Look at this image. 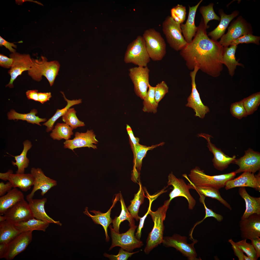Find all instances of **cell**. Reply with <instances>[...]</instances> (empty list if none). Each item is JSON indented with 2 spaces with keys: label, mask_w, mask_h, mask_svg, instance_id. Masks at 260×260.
I'll list each match as a JSON object with an SVG mask.
<instances>
[{
  "label": "cell",
  "mask_w": 260,
  "mask_h": 260,
  "mask_svg": "<svg viewBox=\"0 0 260 260\" xmlns=\"http://www.w3.org/2000/svg\"><path fill=\"white\" fill-rule=\"evenodd\" d=\"M202 18L193 39L180 51L188 69L196 67L208 75L217 77L223 69L224 47L217 41L209 38Z\"/></svg>",
  "instance_id": "1"
},
{
  "label": "cell",
  "mask_w": 260,
  "mask_h": 260,
  "mask_svg": "<svg viewBox=\"0 0 260 260\" xmlns=\"http://www.w3.org/2000/svg\"><path fill=\"white\" fill-rule=\"evenodd\" d=\"M170 201L169 199L164 202L163 205L155 211H149L154 223L153 228L149 234L144 249L146 254H148L155 247L162 243L164 229L163 221L166 217V214Z\"/></svg>",
  "instance_id": "2"
},
{
  "label": "cell",
  "mask_w": 260,
  "mask_h": 260,
  "mask_svg": "<svg viewBox=\"0 0 260 260\" xmlns=\"http://www.w3.org/2000/svg\"><path fill=\"white\" fill-rule=\"evenodd\" d=\"M235 172L219 175L210 176L206 175L203 170L197 166L192 169L188 176L184 174L182 176L195 186L208 187L219 190L225 187L226 182L234 178Z\"/></svg>",
  "instance_id": "3"
},
{
  "label": "cell",
  "mask_w": 260,
  "mask_h": 260,
  "mask_svg": "<svg viewBox=\"0 0 260 260\" xmlns=\"http://www.w3.org/2000/svg\"><path fill=\"white\" fill-rule=\"evenodd\" d=\"M32 65L27 71L28 75L33 80L39 81L45 76L49 82L50 86L53 84L58 74L60 64L57 61H49L45 57L41 56L39 59L32 58Z\"/></svg>",
  "instance_id": "4"
},
{
  "label": "cell",
  "mask_w": 260,
  "mask_h": 260,
  "mask_svg": "<svg viewBox=\"0 0 260 260\" xmlns=\"http://www.w3.org/2000/svg\"><path fill=\"white\" fill-rule=\"evenodd\" d=\"M142 36L150 59L154 61L161 60L166 53V45L160 33L150 28L146 30Z\"/></svg>",
  "instance_id": "5"
},
{
  "label": "cell",
  "mask_w": 260,
  "mask_h": 260,
  "mask_svg": "<svg viewBox=\"0 0 260 260\" xmlns=\"http://www.w3.org/2000/svg\"><path fill=\"white\" fill-rule=\"evenodd\" d=\"M124 60L127 64L132 63L140 67L147 66L150 58L142 36H138L129 45Z\"/></svg>",
  "instance_id": "6"
},
{
  "label": "cell",
  "mask_w": 260,
  "mask_h": 260,
  "mask_svg": "<svg viewBox=\"0 0 260 260\" xmlns=\"http://www.w3.org/2000/svg\"><path fill=\"white\" fill-rule=\"evenodd\" d=\"M181 24L170 16H167L162 23V30L170 46L176 51H181L187 45L182 34Z\"/></svg>",
  "instance_id": "7"
},
{
  "label": "cell",
  "mask_w": 260,
  "mask_h": 260,
  "mask_svg": "<svg viewBox=\"0 0 260 260\" xmlns=\"http://www.w3.org/2000/svg\"><path fill=\"white\" fill-rule=\"evenodd\" d=\"M111 231L112 244L109 250L115 247L119 246L124 250L132 252L135 249L142 247L143 245L142 241L137 239L135 235L137 226L135 225L130 227L126 232L120 234L115 231L111 225L109 226Z\"/></svg>",
  "instance_id": "8"
},
{
  "label": "cell",
  "mask_w": 260,
  "mask_h": 260,
  "mask_svg": "<svg viewBox=\"0 0 260 260\" xmlns=\"http://www.w3.org/2000/svg\"><path fill=\"white\" fill-rule=\"evenodd\" d=\"M187 239L186 236L175 234L171 236L163 237L162 243L166 247L175 248L188 260H201L197 257V254L194 247L197 240L194 239L193 242L189 244L187 243Z\"/></svg>",
  "instance_id": "9"
},
{
  "label": "cell",
  "mask_w": 260,
  "mask_h": 260,
  "mask_svg": "<svg viewBox=\"0 0 260 260\" xmlns=\"http://www.w3.org/2000/svg\"><path fill=\"white\" fill-rule=\"evenodd\" d=\"M168 179V185H172L173 187L169 194V201L171 202L173 199L178 197H184L188 201L189 209H193L196 205V201L190 194L189 190L191 189H194L193 185L190 183L187 184L182 178H177L172 172L169 174Z\"/></svg>",
  "instance_id": "10"
},
{
  "label": "cell",
  "mask_w": 260,
  "mask_h": 260,
  "mask_svg": "<svg viewBox=\"0 0 260 260\" xmlns=\"http://www.w3.org/2000/svg\"><path fill=\"white\" fill-rule=\"evenodd\" d=\"M129 75L134 86V90L136 95L143 100L146 96L149 83L150 70L147 66H138L129 70Z\"/></svg>",
  "instance_id": "11"
},
{
  "label": "cell",
  "mask_w": 260,
  "mask_h": 260,
  "mask_svg": "<svg viewBox=\"0 0 260 260\" xmlns=\"http://www.w3.org/2000/svg\"><path fill=\"white\" fill-rule=\"evenodd\" d=\"M252 32L249 24L240 16L232 23L227 33L221 37L219 42L224 47H228L234 40L244 35L252 34Z\"/></svg>",
  "instance_id": "12"
},
{
  "label": "cell",
  "mask_w": 260,
  "mask_h": 260,
  "mask_svg": "<svg viewBox=\"0 0 260 260\" xmlns=\"http://www.w3.org/2000/svg\"><path fill=\"white\" fill-rule=\"evenodd\" d=\"M9 57L13 59V62L8 72L11 76L10 80L6 87L12 88L13 87L14 81L23 72L29 70L32 63V58L28 54H21L16 52L11 53Z\"/></svg>",
  "instance_id": "13"
},
{
  "label": "cell",
  "mask_w": 260,
  "mask_h": 260,
  "mask_svg": "<svg viewBox=\"0 0 260 260\" xmlns=\"http://www.w3.org/2000/svg\"><path fill=\"white\" fill-rule=\"evenodd\" d=\"M199 70L198 68L195 67L190 72L192 89L191 93L187 99V107L192 108L195 112V115L203 118L205 114L209 111V107L204 105L200 99L199 94L196 88L195 78L196 73Z\"/></svg>",
  "instance_id": "14"
},
{
  "label": "cell",
  "mask_w": 260,
  "mask_h": 260,
  "mask_svg": "<svg viewBox=\"0 0 260 260\" xmlns=\"http://www.w3.org/2000/svg\"><path fill=\"white\" fill-rule=\"evenodd\" d=\"M32 231L22 232L8 243L4 258L12 260L24 251L32 240Z\"/></svg>",
  "instance_id": "15"
},
{
  "label": "cell",
  "mask_w": 260,
  "mask_h": 260,
  "mask_svg": "<svg viewBox=\"0 0 260 260\" xmlns=\"http://www.w3.org/2000/svg\"><path fill=\"white\" fill-rule=\"evenodd\" d=\"M30 173L34 177V182L32 191L26 196L27 201L33 198L37 190H40L41 195L44 196L51 188L57 185L56 181L46 176L41 168H32Z\"/></svg>",
  "instance_id": "16"
},
{
  "label": "cell",
  "mask_w": 260,
  "mask_h": 260,
  "mask_svg": "<svg viewBox=\"0 0 260 260\" xmlns=\"http://www.w3.org/2000/svg\"><path fill=\"white\" fill-rule=\"evenodd\" d=\"M4 216L6 220L13 224L25 221L34 218L28 203L24 199L9 209Z\"/></svg>",
  "instance_id": "17"
},
{
  "label": "cell",
  "mask_w": 260,
  "mask_h": 260,
  "mask_svg": "<svg viewBox=\"0 0 260 260\" xmlns=\"http://www.w3.org/2000/svg\"><path fill=\"white\" fill-rule=\"evenodd\" d=\"M241 236L243 239H252L260 237V214H254L239 222Z\"/></svg>",
  "instance_id": "18"
},
{
  "label": "cell",
  "mask_w": 260,
  "mask_h": 260,
  "mask_svg": "<svg viewBox=\"0 0 260 260\" xmlns=\"http://www.w3.org/2000/svg\"><path fill=\"white\" fill-rule=\"evenodd\" d=\"M233 163L239 167L235 171L236 174L246 171L254 174L260 169V153L249 149L245 151L243 156L235 159Z\"/></svg>",
  "instance_id": "19"
},
{
  "label": "cell",
  "mask_w": 260,
  "mask_h": 260,
  "mask_svg": "<svg viewBox=\"0 0 260 260\" xmlns=\"http://www.w3.org/2000/svg\"><path fill=\"white\" fill-rule=\"evenodd\" d=\"M98 142L93 131L88 130L85 133L76 132L73 139L66 140L64 142V147L73 151L75 149L83 147L96 149L97 147L94 144Z\"/></svg>",
  "instance_id": "20"
},
{
  "label": "cell",
  "mask_w": 260,
  "mask_h": 260,
  "mask_svg": "<svg viewBox=\"0 0 260 260\" xmlns=\"http://www.w3.org/2000/svg\"><path fill=\"white\" fill-rule=\"evenodd\" d=\"M225 187L226 190L237 187H249L260 192V172L255 175L249 172H244L236 178L228 181Z\"/></svg>",
  "instance_id": "21"
},
{
  "label": "cell",
  "mask_w": 260,
  "mask_h": 260,
  "mask_svg": "<svg viewBox=\"0 0 260 260\" xmlns=\"http://www.w3.org/2000/svg\"><path fill=\"white\" fill-rule=\"evenodd\" d=\"M198 135L199 137L204 138L207 141V147L214 156L212 161L215 168L219 170H222L226 168L230 163H233L236 156L230 157L225 155L220 149L217 148L211 143L210 135L204 133H201Z\"/></svg>",
  "instance_id": "22"
},
{
  "label": "cell",
  "mask_w": 260,
  "mask_h": 260,
  "mask_svg": "<svg viewBox=\"0 0 260 260\" xmlns=\"http://www.w3.org/2000/svg\"><path fill=\"white\" fill-rule=\"evenodd\" d=\"M164 144V143L162 142L151 146L147 147L139 143L135 146H132L134 156V165L131 178L133 181L137 182L140 174L142 160L147 151L158 146H162Z\"/></svg>",
  "instance_id": "23"
},
{
  "label": "cell",
  "mask_w": 260,
  "mask_h": 260,
  "mask_svg": "<svg viewBox=\"0 0 260 260\" xmlns=\"http://www.w3.org/2000/svg\"><path fill=\"white\" fill-rule=\"evenodd\" d=\"M120 198L119 194H118L116 197L113 202V204L110 209L106 213H102L100 211L95 210L90 211V212L94 214V215L90 214L88 210V208L86 207L83 213L85 214L90 217L95 223L101 225L105 231L106 236V240L108 241L109 238L107 233V228L112 220L110 217V213L112 208L114 206Z\"/></svg>",
  "instance_id": "24"
},
{
  "label": "cell",
  "mask_w": 260,
  "mask_h": 260,
  "mask_svg": "<svg viewBox=\"0 0 260 260\" xmlns=\"http://www.w3.org/2000/svg\"><path fill=\"white\" fill-rule=\"evenodd\" d=\"M201 0L195 6H188L189 12L188 19L184 24H181L180 27L183 36L188 43H190L195 36L198 29L195 23V15L197 9L202 1Z\"/></svg>",
  "instance_id": "25"
},
{
  "label": "cell",
  "mask_w": 260,
  "mask_h": 260,
  "mask_svg": "<svg viewBox=\"0 0 260 260\" xmlns=\"http://www.w3.org/2000/svg\"><path fill=\"white\" fill-rule=\"evenodd\" d=\"M33 217L36 219L53 223L61 226L59 221H56L50 217L46 214L44 208L45 204L47 201L46 198L41 199H33L27 201Z\"/></svg>",
  "instance_id": "26"
},
{
  "label": "cell",
  "mask_w": 260,
  "mask_h": 260,
  "mask_svg": "<svg viewBox=\"0 0 260 260\" xmlns=\"http://www.w3.org/2000/svg\"><path fill=\"white\" fill-rule=\"evenodd\" d=\"M240 195L244 200L246 204V209L241 219H245L254 214H260V197L250 196L247 192L245 187L239 188Z\"/></svg>",
  "instance_id": "27"
},
{
  "label": "cell",
  "mask_w": 260,
  "mask_h": 260,
  "mask_svg": "<svg viewBox=\"0 0 260 260\" xmlns=\"http://www.w3.org/2000/svg\"><path fill=\"white\" fill-rule=\"evenodd\" d=\"M24 199L23 193L17 188H13L0 197V214H4L9 209Z\"/></svg>",
  "instance_id": "28"
},
{
  "label": "cell",
  "mask_w": 260,
  "mask_h": 260,
  "mask_svg": "<svg viewBox=\"0 0 260 260\" xmlns=\"http://www.w3.org/2000/svg\"><path fill=\"white\" fill-rule=\"evenodd\" d=\"M8 181L12 185L13 188H19L22 191L26 192L30 189L33 185L34 179L30 173L11 174Z\"/></svg>",
  "instance_id": "29"
},
{
  "label": "cell",
  "mask_w": 260,
  "mask_h": 260,
  "mask_svg": "<svg viewBox=\"0 0 260 260\" xmlns=\"http://www.w3.org/2000/svg\"><path fill=\"white\" fill-rule=\"evenodd\" d=\"M219 13L221 16L219 24L215 29L209 32L208 35L211 37L212 39L216 41L224 34L230 22L238 14V12L235 11L230 14L227 15L221 9L219 10Z\"/></svg>",
  "instance_id": "30"
},
{
  "label": "cell",
  "mask_w": 260,
  "mask_h": 260,
  "mask_svg": "<svg viewBox=\"0 0 260 260\" xmlns=\"http://www.w3.org/2000/svg\"><path fill=\"white\" fill-rule=\"evenodd\" d=\"M237 47V45H233L229 47H224L222 63L227 67L229 74L231 76L234 74L237 66H243L236 59L235 54Z\"/></svg>",
  "instance_id": "31"
},
{
  "label": "cell",
  "mask_w": 260,
  "mask_h": 260,
  "mask_svg": "<svg viewBox=\"0 0 260 260\" xmlns=\"http://www.w3.org/2000/svg\"><path fill=\"white\" fill-rule=\"evenodd\" d=\"M23 148L22 151L19 155L12 156L13 157L15 162L12 161V164L14 166H16L17 169L16 173L23 174L25 173V169L29 166V161L27 157V155L28 151L32 147V145L31 142L28 140L24 141L23 143Z\"/></svg>",
  "instance_id": "32"
},
{
  "label": "cell",
  "mask_w": 260,
  "mask_h": 260,
  "mask_svg": "<svg viewBox=\"0 0 260 260\" xmlns=\"http://www.w3.org/2000/svg\"><path fill=\"white\" fill-rule=\"evenodd\" d=\"M21 233L12 222L6 220L0 222V243L7 244Z\"/></svg>",
  "instance_id": "33"
},
{
  "label": "cell",
  "mask_w": 260,
  "mask_h": 260,
  "mask_svg": "<svg viewBox=\"0 0 260 260\" xmlns=\"http://www.w3.org/2000/svg\"><path fill=\"white\" fill-rule=\"evenodd\" d=\"M37 110L35 109L32 110L29 113L21 114L16 112L12 109L7 114L8 118L9 120H21L26 121L28 123L33 124H36L41 126L40 123L44 122L46 120V118H42L36 116Z\"/></svg>",
  "instance_id": "34"
},
{
  "label": "cell",
  "mask_w": 260,
  "mask_h": 260,
  "mask_svg": "<svg viewBox=\"0 0 260 260\" xmlns=\"http://www.w3.org/2000/svg\"><path fill=\"white\" fill-rule=\"evenodd\" d=\"M119 196L121 211L118 217L116 216L114 219L112 220V222L113 229L115 232L119 233L120 225L124 221L127 220L128 221L130 227L134 225L135 224L134 218L127 208L121 193H119Z\"/></svg>",
  "instance_id": "35"
},
{
  "label": "cell",
  "mask_w": 260,
  "mask_h": 260,
  "mask_svg": "<svg viewBox=\"0 0 260 260\" xmlns=\"http://www.w3.org/2000/svg\"><path fill=\"white\" fill-rule=\"evenodd\" d=\"M50 223L34 218L27 221L14 224L21 232L37 230L45 231Z\"/></svg>",
  "instance_id": "36"
},
{
  "label": "cell",
  "mask_w": 260,
  "mask_h": 260,
  "mask_svg": "<svg viewBox=\"0 0 260 260\" xmlns=\"http://www.w3.org/2000/svg\"><path fill=\"white\" fill-rule=\"evenodd\" d=\"M61 93L63 95L65 100L67 102V105L65 107L62 109H58L54 115L43 124V125L47 127L46 131L47 132L52 130L54 124L56 121L61 116H62L70 107L74 105L79 104L82 102V100L80 99L72 100H68L66 98L63 92H61Z\"/></svg>",
  "instance_id": "37"
},
{
  "label": "cell",
  "mask_w": 260,
  "mask_h": 260,
  "mask_svg": "<svg viewBox=\"0 0 260 260\" xmlns=\"http://www.w3.org/2000/svg\"><path fill=\"white\" fill-rule=\"evenodd\" d=\"M138 182L139 185V190L135 195L133 199L130 201L131 204L127 208L130 214L137 221H139L140 217L138 215L140 206L143 203L144 198L146 197L145 195L141 182L140 181Z\"/></svg>",
  "instance_id": "38"
},
{
  "label": "cell",
  "mask_w": 260,
  "mask_h": 260,
  "mask_svg": "<svg viewBox=\"0 0 260 260\" xmlns=\"http://www.w3.org/2000/svg\"><path fill=\"white\" fill-rule=\"evenodd\" d=\"M73 130L70 126L65 123H58L52 130L50 136L54 140H60L64 139L66 140H68L73 134Z\"/></svg>",
  "instance_id": "39"
},
{
  "label": "cell",
  "mask_w": 260,
  "mask_h": 260,
  "mask_svg": "<svg viewBox=\"0 0 260 260\" xmlns=\"http://www.w3.org/2000/svg\"><path fill=\"white\" fill-rule=\"evenodd\" d=\"M199 195L215 199L230 210H232L230 205L221 196L218 189L209 187L195 186L191 183Z\"/></svg>",
  "instance_id": "40"
},
{
  "label": "cell",
  "mask_w": 260,
  "mask_h": 260,
  "mask_svg": "<svg viewBox=\"0 0 260 260\" xmlns=\"http://www.w3.org/2000/svg\"><path fill=\"white\" fill-rule=\"evenodd\" d=\"M155 87L149 85L147 95L143 100V107L142 110L144 112H152L155 114L157 112L158 104L155 99Z\"/></svg>",
  "instance_id": "41"
},
{
  "label": "cell",
  "mask_w": 260,
  "mask_h": 260,
  "mask_svg": "<svg viewBox=\"0 0 260 260\" xmlns=\"http://www.w3.org/2000/svg\"><path fill=\"white\" fill-rule=\"evenodd\" d=\"M248 115L253 114L260 104V92L254 93L242 100Z\"/></svg>",
  "instance_id": "42"
},
{
  "label": "cell",
  "mask_w": 260,
  "mask_h": 260,
  "mask_svg": "<svg viewBox=\"0 0 260 260\" xmlns=\"http://www.w3.org/2000/svg\"><path fill=\"white\" fill-rule=\"evenodd\" d=\"M76 111L74 108H70L62 116V121L73 130L78 127L84 126V123L77 118Z\"/></svg>",
  "instance_id": "43"
},
{
  "label": "cell",
  "mask_w": 260,
  "mask_h": 260,
  "mask_svg": "<svg viewBox=\"0 0 260 260\" xmlns=\"http://www.w3.org/2000/svg\"><path fill=\"white\" fill-rule=\"evenodd\" d=\"M213 5V3H210L207 6H201L199 9V12L202 15L204 24L207 29L209 27V26L207 24L209 21L213 20L219 21L220 20V18L214 11Z\"/></svg>",
  "instance_id": "44"
},
{
  "label": "cell",
  "mask_w": 260,
  "mask_h": 260,
  "mask_svg": "<svg viewBox=\"0 0 260 260\" xmlns=\"http://www.w3.org/2000/svg\"><path fill=\"white\" fill-rule=\"evenodd\" d=\"M199 195L200 196V201L203 204L205 210V215L202 220L197 222L192 228L189 234L191 239L193 238L192 234L195 228L197 225L202 222L207 218L209 217H213L219 222L222 221L223 219V216L221 215L216 214L214 212L212 209L208 208L206 207L205 202V200L206 197L201 195Z\"/></svg>",
  "instance_id": "45"
},
{
  "label": "cell",
  "mask_w": 260,
  "mask_h": 260,
  "mask_svg": "<svg viewBox=\"0 0 260 260\" xmlns=\"http://www.w3.org/2000/svg\"><path fill=\"white\" fill-rule=\"evenodd\" d=\"M170 16L177 23L181 24L185 21L186 14V7L178 4L171 10Z\"/></svg>",
  "instance_id": "46"
},
{
  "label": "cell",
  "mask_w": 260,
  "mask_h": 260,
  "mask_svg": "<svg viewBox=\"0 0 260 260\" xmlns=\"http://www.w3.org/2000/svg\"><path fill=\"white\" fill-rule=\"evenodd\" d=\"M246 240L243 239L235 242L236 246L243 252L246 254L252 260H256L258 259L256 252L252 245L247 243Z\"/></svg>",
  "instance_id": "47"
},
{
  "label": "cell",
  "mask_w": 260,
  "mask_h": 260,
  "mask_svg": "<svg viewBox=\"0 0 260 260\" xmlns=\"http://www.w3.org/2000/svg\"><path fill=\"white\" fill-rule=\"evenodd\" d=\"M230 110L232 116L239 119L248 116L242 100L232 103Z\"/></svg>",
  "instance_id": "48"
},
{
  "label": "cell",
  "mask_w": 260,
  "mask_h": 260,
  "mask_svg": "<svg viewBox=\"0 0 260 260\" xmlns=\"http://www.w3.org/2000/svg\"><path fill=\"white\" fill-rule=\"evenodd\" d=\"M260 38L253 35L252 34L244 35L233 41L230 45H238L240 44L253 43L259 45Z\"/></svg>",
  "instance_id": "49"
},
{
  "label": "cell",
  "mask_w": 260,
  "mask_h": 260,
  "mask_svg": "<svg viewBox=\"0 0 260 260\" xmlns=\"http://www.w3.org/2000/svg\"><path fill=\"white\" fill-rule=\"evenodd\" d=\"M168 91L169 87L164 81H162L157 84L155 87V100L157 103L168 92Z\"/></svg>",
  "instance_id": "50"
},
{
  "label": "cell",
  "mask_w": 260,
  "mask_h": 260,
  "mask_svg": "<svg viewBox=\"0 0 260 260\" xmlns=\"http://www.w3.org/2000/svg\"><path fill=\"white\" fill-rule=\"evenodd\" d=\"M139 251L135 252H131L125 251L121 248L119 250L118 254L116 255L109 254L107 253L104 254V256L112 260H126L129 257H131L133 254L138 253Z\"/></svg>",
  "instance_id": "51"
},
{
  "label": "cell",
  "mask_w": 260,
  "mask_h": 260,
  "mask_svg": "<svg viewBox=\"0 0 260 260\" xmlns=\"http://www.w3.org/2000/svg\"><path fill=\"white\" fill-rule=\"evenodd\" d=\"M152 202L151 201H150L149 206L147 213L142 217H140L139 218V223L137 229V232L135 233V236L138 240H140L141 235L142 229L143 228L145 220L149 214L150 210L151 209V205Z\"/></svg>",
  "instance_id": "52"
},
{
  "label": "cell",
  "mask_w": 260,
  "mask_h": 260,
  "mask_svg": "<svg viewBox=\"0 0 260 260\" xmlns=\"http://www.w3.org/2000/svg\"><path fill=\"white\" fill-rule=\"evenodd\" d=\"M13 62L12 58H8L1 54H0V66L6 68H10Z\"/></svg>",
  "instance_id": "53"
},
{
  "label": "cell",
  "mask_w": 260,
  "mask_h": 260,
  "mask_svg": "<svg viewBox=\"0 0 260 260\" xmlns=\"http://www.w3.org/2000/svg\"><path fill=\"white\" fill-rule=\"evenodd\" d=\"M228 242L231 244L232 248L234 251V254L238 258L239 260H244L243 252L236 246L235 242H234L232 239L229 240Z\"/></svg>",
  "instance_id": "54"
},
{
  "label": "cell",
  "mask_w": 260,
  "mask_h": 260,
  "mask_svg": "<svg viewBox=\"0 0 260 260\" xmlns=\"http://www.w3.org/2000/svg\"><path fill=\"white\" fill-rule=\"evenodd\" d=\"M13 188L11 183L8 181L6 183L3 182L0 183V196H2L5 194Z\"/></svg>",
  "instance_id": "55"
},
{
  "label": "cell",
  "mask_w": 260,
  "mask_h": 260,
  "mask_svg": "<svg viewBox=\"0 0 260 260\" xmlns=\"http://www.w3.org/2000/svg\"><path fill=\"white\" fill-rule=\"evenodd\" d=\"M0 46H4L12 53L16 52V50L13 48L12 47L16 48V45L13 43H10L6 41L0 36Z\"/></svg>",
  "instance_id": "56"
},
{
  "label": "cell",
  "mask_w": 260,
  "mask_h": 260,
  "mask_svg": "<svg viewBox=\"0 0 260 260\" xmlns=\"http://www.w3.org/2000/svg\"><path fill=\"white\" fill-rule=\"evenodd\" d=\"M126 129L131 141L132 146H135L139 143V139L135 137L131 127L129 125H126Z\"/></svg>",
  "instance_id": "57"
},
{
  "label": "cell",
  "mask_w": 260,
  "mask_h": 260,
  "mask_svg": "<svg viewBox=\"0 0 260 260\" xmlns=\"http://www.w3.org/2000/svg\"><path fill=\"white\" fill-rule=\"evenodd\" d=\"M38 101L42 104L48 101L52 97L51 93L48 92H38Z\"/></svg>",
  "instance_id": "58"
},
{
  "label": "cell",
  "mask_w": 260,
  "mask_h": 260,
  "mask_svg": "<svg viewBox=\"0 0 260 260\" xmlns=\"http://www.w3.org/2000/svg\"><path fill=\"white\" fill-rule=\"evenodd\" d=\"M252 245L256 253L258 258L260 257V238H256L251 240Z\"/></svg>",
  "instance_id": "59"
},
{
  "label": "cell",
  "mask_w": 260,
  "mask_h": 260,
  "mask_svg": "<svg viewBox=\"0 0 260 260\" xmlns=\"http://www.w3.org/2000/svg\"><path fill=\"white\" fill-rule=\"evenodd\" d=\"M38 92L37 90H28L26 92V97L28 99L38 101Z\"/></svg>",
  "instance_id": "60"
},
{
  "label": "cell",
  "mask_w": 260,
  "mask_h": 260,
  "mask_svg": "<svg viewBox=\"0 0 260 260\" xmlns=\"http://www.w3.org/2000/svg\"><path fill=\"white\" fill-rule=\"evenodd\" d=\"M7 244L0 243V258H4L7 247Z\"/></svg>",
  "instance_id": "61"
},
{
  "label": "cell",
  "mask_w": 260,
  "mask_h": 260,
  "mask_svg": "<svg viewBox=\"0 0 260 260\" xmlns=\"http://www.w3.org/2000/svg\"><path fill=\"white\" fill-rule=\"evenodd\" d=\"M13 172L12 170H9L5 173H0V179L5 181L8 180V177L10 174L13 173Z\"/></svg>",
  "instance_id": "62"
},
{
  "label": "cell",
  "mask_w": 260,
  "mask_h": 260,
  "mask_svg": "<svg viewBox=\"0 0 260 260\" xmlns=\"http://www.w3.org/2000/svg\"><path fill=\"white\" fill-rule=\"evenodd\" d=\"M244 260H252L248 256H247L244 254L243 256Z\"/></svg>",
  "instance_id": "63"
},
{
  "label": "cell",
  "mask_w": 260,
  "mask_h": 260,
  "mask_svg": "<svg viewBox=\"0 0 260 260\" xmlns=\"http://www.w3.org/2000/svg\"><path fill=\"white\" fill-rule=\"evenodd\" d=\"M6 220L4 216H0V222H2Z\"/></svg>",
  "instance_id": "64"
}]
</instances>
